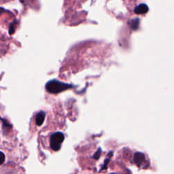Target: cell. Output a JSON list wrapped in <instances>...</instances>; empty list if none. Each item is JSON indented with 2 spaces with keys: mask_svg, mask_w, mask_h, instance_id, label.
<instances>
[{
  "mask_svg": "<svg viewBox=\"0 0 174 174\" xmlns=\"http://www.w3.org/2000/svg\"><path fill=\"white\" fill-rule=\"evenodd\" d=\"M3 11H4V9L2 8H1V7H0V14H1L2 12H3Z\"/></svg>",
  "mask_w": 174,
  "mask_h": 174,
  "instance_id": "7",
  "label": "cell"
},
{
  "mask_svg": "<svg viewBox=\"0 0 174 174\" xmlns=\"http://www.w3.org/2000/svg\"><path fill=\"white\" fill-rule=\"evenodd\" d=\"M71 86L65 83L59 82L58 80H52L49 81L46 85V89L48 92L52 94H57L63 92L67 89H70Z\"/></svg>",
  "mask_w": 174,
  "mask_h": 174,
  "instance_id": "1",
  "label": "cell"
},
{
  "mask_svg": "<svg viewBox=\"0 0 174 174\" xmlns=\"http://www.w3.org/2000/svg\"><path fill=\"white\" fill-rule=\"evenodd\" d=\"M134 161L137 166L140 167L145 161V156L141 152H137L134 156Z\"/></svg>",
  "mask_w": 174,
  "mask_h": 174,
  "instance_id": "3",
  "label": "cell"
},
{
  "mask_svg": "<svg viewBox=\"0 0 174 174\" xmlns=\"http://www.w3.org/2000/svg\"><path fill=\"white\" fill-rule=\"evenodd\" d=\"M65 137L61 132H56L52 133L50 139V145L52 150L54 151H58L60 150L62 143L63 142Z\"/></svg>",
  "mask_w": 174,
  "mask_h": 174,
  "instance_id": "2",
  "label": "cell"
},
{
  "mask_svg": "<svg viewBox=\"0 0 174 174\" xmlns=\"http://www.w3.org/2000/svg\"><path fill=\"white\" fill-rule=\"evenodd\" d=\"M45 116H46V114L44 112H40L38 113L35 118V123H36L37 126H41L43 123H44Z\"/></svg>",
  "mask_w": 174,
  "mask_h": 174,
  "instance_id": "5",
  "label": "cell"
},
{
  "mask_svg": "<svg viewBox=\"0 0 174 174\" xmlns=\"http://www.w3.org/2000/svg\"><path fill=\"white\" fill-rule=\"evenodd\" d=\"M5 161V155L3 152H0V165H1L2 164L4 163Z\"/></svg>",
  "mask_w": 174,
  "mask_h": 174,
  "instance_id": "6",
  "label": "cell"
},
{
  "mask_svg": "<svg viewBox=\"0 0 174 174\" xmlns=\"http://www.w3.org/2000/svg\"><path fill=\"white\" fill-rule=\"evenodd\" d=\"M148 11V7L147 5L143 4L136 7L135 9V12L137 14H144Z\"/></svg>",
  "mask_w": 174,
  "mask_h": 174,
  "instance_id": "4",
  "label": "cell"
}]
</instances>
